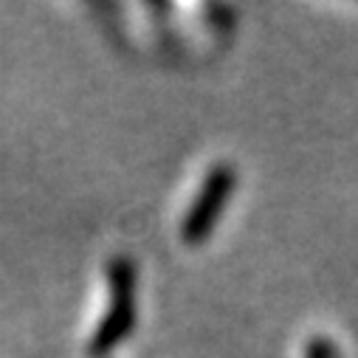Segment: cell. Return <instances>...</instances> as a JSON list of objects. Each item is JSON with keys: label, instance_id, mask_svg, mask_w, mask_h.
Masks as SVG:
<instances>
[{"label": "cell", "instance_id": "obj_1", "mask_svg": "<svg viewBox=\"0 0 358 358\" xmlns=\"http://www.w3.org/2000/svg\"><path fill=\"white\" fill-rule=\"evenodd\" d=\"M108 310L91 336L87 355H110L136 327V265L127 257H113L108 262Z\"/></svg>", "mask_w": 358, "mask_h": 358}, {"label": "cell", "instance_id": "obj_2", "mask_svg": "<svg viewBox=\"0 0 358 358\" xmlns=\"http://www.w3.org/2000/svg\"><path fill=\"white\" fill-rule=\"evenodd\" d=\"M234 187H237V172L231 164H217L206 172L203 184L181 223V237L189 243V245H198L203 240L212 237L226 203L231 201L234 195Z\"/></svg>", "mask_w": 358, "mask_h": 358}, {"label": "cell", "instance_id": "obj_3", "mask_svg": "<svg viewBox=\"0 0 358 358\" xmlns=\"http://www.w3.org/2000/svg\"><path fill=\"white\" fill-rule=\"evenodd\" d=\"M305 358H338L333 341L327 336H313L308 341V350H305Z\"/></svg>", "mask_w": 358, "mask_h": 358}]
</instances>
